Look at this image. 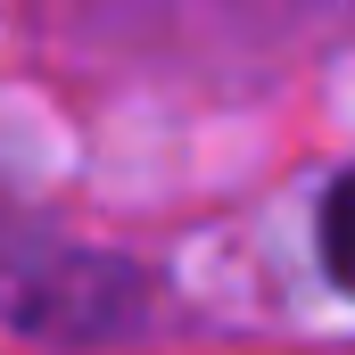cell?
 I'll return each mask as SVG.
<instances>
[{
  "label": "cell",
  "mask_w": 355,
  "mask_h": 355,
  "mask_svg": "<svg viewBox=\"0 0 355 355\" xmlns=\"http://www.w3.org/2000/svg\"><path fill=\"white\" fill-rule=\"evenodd\" d=\"M322 265L339 289H355V174L331 182V198H322Z\"/></svg>",
  "instance_id": "1"
}]
</instances>
